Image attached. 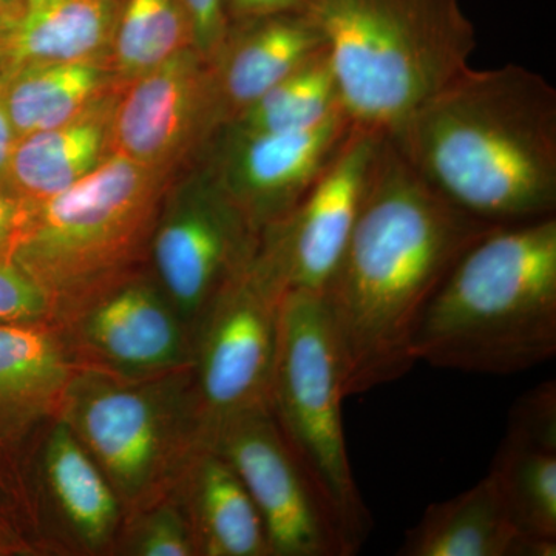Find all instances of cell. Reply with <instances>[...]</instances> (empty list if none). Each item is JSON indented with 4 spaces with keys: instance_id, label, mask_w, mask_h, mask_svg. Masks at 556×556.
Masks as SVG:
<instances>
[{
    "instance_id": "6da1fadb",
    "label": "cell",
    "mask_w": 556,
    "mask_h": 556,
    "mask_svg": "<svg viewBox=\"0 0 556 556\" xmlns=\"http://www.w3.org/2000/svg\"><path fill=\"white\" fill-rule=\"evenodd\" d=\"M495 228L439 195L382 134L356 226L321 295L346 397L415 367L413 342L431 299L467 249Z\"/></svg>"
},
{
    "instance_id": "7a4b0ae2",
    "label": "cell",
    "mask_w": 556,
    "mask_h": 556,
    "mask_svg": "<svg viewBox=\"0 0 556 556\" xmlns=\"http://www.w3.org/2000/svg\"><path fill=\"white\" fill-rule=\"evenodd\" d=\"M386 135L471 217L507 226L556 214V90L532 70L468 67Z\"/></svg>"
},
{
    "instance_id": "3957f363",
    "label": "cell",
    "mask_w": 556,
    "mask_h": 556,
    "mask_svg": "<svg viewBox=\"0 0 556 556\" xmlns=\"http://www.w3.org/2000/svg\"><path fill=\"white\" fill-rule=\"evenodd\" d=\"M416 364L481 375L556 354V217L497 226L467 249L417 328Z\"/></svg>"
},
{
    "instance_id": "277c9868",
    "label": "cell",
    "mask_w": 556,
    "mask_h": 556,
    "mask_svg": "<svg viewBox=\"0 0 556 556\" xmlns=\"http://www.w3.org/2000/svg\"><path fill=\"white\" fill-rule=\"evenodd\" d=\"M353 126L387 134L466 72L477 31L459 0H305Z\"/></svg>"
},
{
    "instance_id": "5b68a950",
    "label": "cell",
    "mask_w": 556,
    "mask_h": 556,
    "mask_svg": "<svg viewBox=\"0 0 556 556\" xmlns=\"http://www.w3.org/2000/svg\"><path fill=\"white\" fill-rule=\"evenodd\" d=\"M172 179L113 153L89 177L31 204L11 255L49 295L54 317L131 274L149 252Z\"/></svg>"
},
{
    "instance_id": "8992f818",
    "label": "cell",
    "mask_w": 556,
    "mask_h": 556,
    "mask_svg": "<svg viewBox=\"0 0 556 556\" xmlns=\"http://www.w3.org/2000/svg\"><path fill=\"white\" fill-rule=\"evenodd\" d=\"M115 489L123 507L164 495L200 447L190 368L123 378L78 365L60 415Z\"/></svg>"
},
{
    "instance_id": "52a82bcc",
    "label": "cell",
    "mask_w": 556,
    "mask_h": 556,
    "mask_svg": "<svg viewBox=\"0 0 556 556\" xmlns=\"http://www.w3.org/2000/svg\"><path fill=\"white\" fill-rule=\"evenodd\" d=\"M343 361L324 298L287 291L281 303L269 409L281 434L334 511L353 554L371 515L348 456L342 405Z\"/></svg>"
},
{
    "instance_id": "ba28073f",
    "label": "cell",
    "mask_w": 556,
    "mask_h": 556,
    "mask_svg": "<svg viewBox=\"0 0 556 556\" xmlns=\"http://www.w3.org/2000/svg\"><path fill=\"white\" fill-rule=\"evenodd\" d=\"M287 285L262 243L225 285L192 331L193 394L200 444L219 424L269 407Z\"/></svg>"
},
{
    "instance_id": "9c48e42d",
    "label": "cell",
    "mask_w": 556,
    "mask_h": 556,
    "mask_svg": "<svg viewBox=\"0 0 556 556\" xmlns=\"http://www.w3.org/2000/svg\"><path fill=\"white\" fill-rule=\"evenodd\" d=\"M260 237L203 161L172 179L149 255L190 334L219 289L254 257Z\"/></svg>"
},
{
    "instance_id": "30bf717a",
    "label": "cell",
    "mask_w": 556,
    "mask_h": 556,
    "mask_svg": "<svg viewBox=\"0 0 556 556\" xmlns=\"http://www.w3.org/2000/svg\"><path fill=\"white\" fill-rule=\"evenodd\" d=\"M237 471L257 507L270 556H351L334 511L281 434L269 407L219 424L201 442Z\"/></svg>"
},
{
    "instance_id": "8fae6325",
    "label": "cell",
    "mask_w": 556,
    "mask_h": 556,
    "mask_svg": "<svg viewBox=\"0 0 556 556\" xmlns=\"http://www.w3.org/2000/svg\"><path fill=\"white\" fill-rule=\"evenodd\" d=\"M68 317L73 357L123 378H153L192 365V334L159 281L131 274L91 292Z\"/></svg>"
},
{
    "instance_id": "7c38bea8",
    "label": "cell",
    "mask_w": 556,
    "mask_h": 556,
    "mask_svg": "<svg viewBox=\"0 0 556 556\" xmlns=\"http://www.w3.org/2000/svg\"><path fill=\"white\" fill-rule=\"evenodd\" d=\"M218 131L207 62L189 47L121 91L113 153L175 178L199 163Z\"/></svg>"
},
{
    "instance_id": "4fadbf2b",
    "label": "cell",
    "mask_w": 556,
    "mask_h": 556,
    "mask_svg": "<svg viewBox=\"0 0 556 556\" xmlns=\"http://www.w3.org/2000/svg\"><path fill=\"white\" fill-rule=\"evenodd\" d=\"M353 129L338 112L309 129L239 134L222 129L199 161L262 232L291 214Z\"/></svg>"
},
{
    "instance_id": "5bb4252c",
    "label": "cell",
    "mask_w": 556,
    "mask_h": 556,
    "mask_svg": "<svg viewBox=\"0 0 556 556\" xmlns=\"http://www.w3.org/2000/svg\"><path fill=\"white\" fill-rule=\"evenodd\" d=\"M380 131L353 126L313 188L260 243L288 291L324 295L356 226Z\"/></svg>"
},
{
    "instance_id": "9a60e30c",
    "label": "cell",
    "mask_w": 556,
    "mask_h": 556,
    "mask_svg": "<svg viewBox=\"0 0 556 556\" xmlns=\"http://www.w3.org/2000/svg\"><path fill=\"white\" fill-rule=\"evenodd\" d=\"M325 47L320 28L303 9L229 22L206 61L219 130Z\"/></svg>"
},
{
    "instance_id": "2e32d148",
    "label": "cell",
    "mask_w": 556,
    "mask_h": 556,
    "mask_svg": "<svg viewBox=\"0 0 556 556\" xmlns=\"http://www.w3.org/2000/svg\"><path fill=\"white\" fill-rule=\"evenodd\" d=\"M489 475L518 533L556 541L555 382L518 401Z\"/></svg>"
},
{
    "instance_id": "e0dca14e",
    "label": "cell",
    "mask_w": 556,
    "mask_h": 556,
    "mask_svg": "<svg viewBox=\"0 0 556 556\" xmlns=\"http://www.w3.org/2000/svg\"><path fill=\"white\" fill-rule=\"evenodd\" d=\"M78 362L50 320L0 324V453L60 415Z\"/></svg>"
},
{
    "instance_id": "ac0fdd59",
    "label": "cell",
    "mask_w": 556,
    "mask_h": 556,
    "mask_svg": "<svg viewBox=\"0 0 556 556\" xmlns=\"http://www.w3.org/2000/svg\"><path fill=\"white\" fill-rule=\"evenodd\" d=\"M126 0H24L0 33V76L31 65L105 56Z\"/></svg>"
},
{
    "instance_id": "d6986e66",
    "label": "cell",
    "mask_w": 556,
    "mask_h": 556,
    "mask_svg": "<svg viewBox=\"0 0 556 556\" xmlns=\"http://www.w3.org/2000/svg\"><path fill=\"white\" fill-rule=\"evenodd\" d=\"M121 91L62 126L17 138L7 172L10 188L28 204H38L102 166L113 155V116Z\"/></svg>"
},
{
    "instance_id": "ffe728a7",
    "label": "cell",
    "mask_w": 556,
    "mask_h": 556,
    "mask_svg": "<svg viewBox=\"0 0 556 556\" xmlns=\"http://www.w3.org/2000/svg\"><path fill=\"white\" fill-rule=\"evenodd\" d=\"M40 495L67 535L87 551L108 546L119 526L118 495L97 460L61 416L47 433L38 459Z\"/></svg>"
},
{
    "instance_id": "44dd1931",
    "label": "cell",
    "mask_w": 556,
    "mask_h": 556,
    "mask_svg": "<svg viewBox=\"0 0 556 556\" xmlns=\"http://www.w3.org/2000/svg\"><path fill=\"white\" fill-rule=\"evenodd\" d=\"M181 478L199 555L270 556L257 507L225 457L200 444Z\"/></svg>"
},
{
    "instance_id": "7402d4cb",
    "label": "cell",
    "mask_w": 556,
    "mask_h": 556,
    "mask_svg": "<svg viewBox=\"0 0 556 556\" xmlns=\"http://www.w3.org/2000/svg\"><path fill=\"white\" fill-rule=\"evenodd\" d=\"M522 535L511 525L490 475L452 500L428 506L405 533L402 556H521Z\"/></svg>"
},
{
    "instance_id": "603a6c76",
    "label": "cell",
    "mask_w": 556,
    "mask_h": 556,
    "mask_svg": "<svg viewBox=\"0 0 556 556\" xmlns=\"http://www.w3.org/2000/svg\"><path fill=\"white\" fill-rule=\"evenodd\" d=\"M17 138L62 126L101 98L121 90L110 54L31 65L0 76Z\"/></svg>"
},
{
    "instance_id": "cb8c5ba5",
    "label": "cell",
    "mask_w": 556,
    "mask_h": 556,
    "mask_svg": "<svg viewBox=\"0 0 556 556\" xmlns=\"http://www.w3.org/2000/svg\"><path fill=\"white\" fill-rule=\"evenodd\" d=\"M342 110L338 79L325 47L223 129L239 134L303 130Z\"/></svg>"
},
{
    "instance_id": "d4e9b609",
    "label": "cell",
    "mask_w": 556,
    "mask_h": 556,
    "mask_svg": "<svg viewBox=\"0 0 556 556\" xmlns=\"http://www.w3.org/2000/svg\"><path fill=\"white\" fill-rule=\"evenodd\" d=\"M192 47L182 0H126L110 61L121 87Z\"/></svg>"
},
{
    "instance_id": "484cf974",
    "label": "cell",
    "mask_w": 556,
    "mask_h": 556,
    "mask_svg": "<svg viewBox=\"0 0 556 556\" xmlns=\"http://www.w3.org/2000/svg\"><path fill=\"white\" fill-rule=\"evenodd\" d=\"M129 535L127 554L138 556L199 555L192 522L182 495L179 501L156 497L141 507Z\"/></svg>"
},
{
    "instance_id": "4316f807",
    "label": "cell",
    "mask_w": 556,
    "mask_h": 556,
    "mask_svg": "<svg viewBox=\"0 0 556 556\" xmlns=\"http://www.w3.org/2000/svg\"><path fill=\"white\" fill-rule=\"evenodd\" d=\"M54 318L49 295L9 252H0V324L46 321Z\"/></svg>"
},
{
    "instance_id": "83f0119b",
    "label": "cell",
    "mask_w": 556,
    "mask_h": 556,
    "mask_svg": "<svg viewBox=\"0 0 556 556\" xmlns=\"http://www.w3.org/2000/svg\"><path fill=\"white\" fill-rule=\"evenodd\" d=\"M21 490L9 455L0 453V555L27 551L22 533Z\"/></svg>"
},
{
    "instance_id": "f1b7e54d",
    "label": "cell",
    "mask_w": 556,
    "mask_h": 556,
    "mask_svg": "<svg viewBox=\"0 0 556 556\" xmlns=\"http://www.w3.org/2000/svg\"><path fill=\"white\" fill-rule=\"evenodd\" d=\"M188 13L192 47L204 60L217 51L228 31L225 0H182Z\"/></svg>"
},
{
    "instance_id": "f546056e",
    "label": "cell",
    "mask_w": 556,
    "mask_h": 556,
    "mask_svg": "<svg viewBox=\"0 0 556 556\" xmlns=\"http://www.w3.org/2000/svg\"><path fill=\"white\" fill-rule=\"evenodd\" d=\"M31 204L21 199L9 182L0 179V252H9L16 243Z\"/></svg>"
},
{
    "instance_id": "4dcf8cb0",
    "label": "cell",
    "mask_w": 556,
    "mask_h": 556,
    "mask_svg": "<svg viewBox=\"0 0 556 556\" xmlns=\"http://www.w3.org/2000/svg\"><path fill=\"white\" fill-rule=\"evenodd\" d=\"M305 0H225L229 22L249 20L277 11L303 9Z\"/></svg>"
},
{
    "instance_id": "1f68e13d",
    "label": "cell",
    "mask_w": 556,
    "mask_h": 556,
    "mask_svg": "<svg viewBox=\"0 0 556 556\" xmlns=\"http://www.w3.org/2000/svg\"><path fill=\"white\" fill-rule=\"evenodd\" d=\"M17 135L7 112L5 98H3L2 79H0V179L7 181L11 153L16 144Z\"/></svg>"
},
{
    "instance_id": "d6a6232c",
    "label": "cell",
    "mask_w": 556,
    "mask_h": 556,
    "mask_svg": "<svg viewBox=\"0 0 556 556\" xmlns=\"http://www.w3.org/2000/svg\"><path fill=\"white\" fill-rule=\"evenodd\" d=\"M22 9H24V2L17 3V5H0V33L5 30L11 22L16 20Z\"/></svg>"
},
{
    "instance_id": "836d02e7",
    "label": "cell",
    "mask_w": 556,
    "mask_h": 556,
    "mask_svg": "<svg viewBox=\"0 0 556 556\" xmlns=\"http://www.w3.org/2000/svg\"><path fill=\"white\" fill-rule=\"evenodd\" d=\"M24 0H0V5H17V3H22Z\"/></svg>"
}]
</instances>
